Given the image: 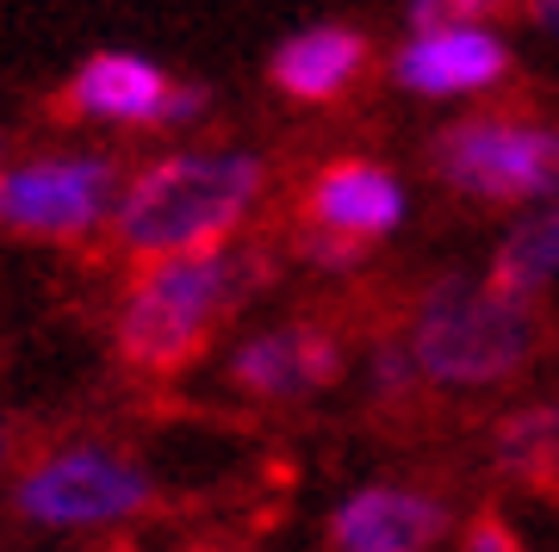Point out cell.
Wrapping results in <instances>:
<instances>
[{"instance_id":"cell-8","label":"cell","mask_w":559,"mask_h":552,"mask_svg":"<svg viewBox=\"0 0 559 552\" xmlns=\"http://www.w3.org/2000/svg\"><path fill=\"white\" fill-rule=\"evenodd\" d=\"M454 528L448 503L411 484H360L330 509V552H436Z\"/></svg>"},{"instance_id":"cell-16","label":"cell","mask_w":559,"mask_h":552,"mask_svg":"<svg viewBox=\"0 0 559 552\" xmlns=\"http://www.w3.org/2000/svg\"><path fill=\"white\" fill-rule=\"evenodd\" d=\"M510 0H411V25H441V20H485Z\"/></svg>"},{"instance_id":"cell-2","label":"cell","mask_w":559,"mask_h":552,"mask_svg":"<svg viewBox=\"0 0 559 552\" xmlns=\"http://www.w3.org/2000/svg\"><path fill=\"white\" fill-rule=\"evenodd\" d=\"M404 348L417 355L429 385L479 392V385L516 379L540 355V311L528 292H510L498 279L441 274L411 304Z\"/></svg>"},{"instance_id":"cell-1","label":"cell","mask_w":559,"mask_h":552,"mask_svg":"<svg viewBox=\"0 0 559 552\" xmlns=\"http://www.w3.org/2000/svg\"><path fill=\"white\" fill-rule=\"evenodd\" d=\"M261 193H267V161L255 149H175L124 180L112 237L138 261L224 249L261 205Z\"/></svg>"},{"instance_id":"cell-21","label":"cell","mask_w":559,"mask_h":552,"mask_svg":"<svg viewBox=\"0 0 559 552\" xmlns=\"http://www.w3.org/2000/svg\"><path fill=\"white\" fill-rule=\"evenodd\" d=\"M193 552H218V547H193Z\"/></svg>"},{"instance_id":"cell-4","label":"cell","mask_w":559,"mask_h":552,"mask_svg":"<svg viewBox=\"0 0 559 552\" xmlns=\"http://www.w3.org/2000/svg\"><path fill=\"white\" fill-rule=\"evenodd\" d=\"M436 175L479 205H547L559 199V124L473 112L436 137Z\"/></svg>"},{"instance_id":"cell-15","label":"cell","mask_w":559,"mask_h":552,"mask_svg":"<svg viewBox=\"0 0 559 552\" xmlns=\"http://www.w3.org/2000/svg\"><path fill=\"white\" fill-rule=\"evenodd\" d=\"M367 373H373V392L399 397V392H411V379H423V367H417V355H411L404 341H380Z\"/></svg>"},{"instance_id":"cell-14","label":"cell","mask_w":559,"mask_h":552,"mask_svg":"<svg viewBox=\"0 0 559 552\" xmlns=\"http://www.w3.org/2000/svg\"><path fill=\"white\" fill-rule=\"evenodd\" d=\"M491 279L510 286V292H540V286H554V279H559V199L535 205V212H528L516 230L498 242V255H491Z\"/></svg>"},{"instance_id":"cell-10","label":"cell","mask_w":559,"mask_h":552,"mask_svg":"<svg viewBox=\"0 0 559 552\" xmlns=\"http://www.w3.org/2000/svg\"><path fill=\"white\" fill-rule=\"evenodd\" d=\"M180 81H168V69L138 50H94L81 62L69 87H62V106L87 124H124V131H150V124H168V99H175Z\"/></svg>"},{"instance_id":"cell-12","label":"cell","mask_w":559,"mask_h":552,"mask_svg":"<svg viewBox=\"0 0 559 552\" xmlns=\"http://www.w3.org/2000/svg\"><path fill=\"white\" fill-rule=\"evenodd\" d=\"M360 75H367V38L355 25H330V20L286 32L274 44V57H267V81L286 99H299V106L342 99Z\"/></svg>"},{"instance_id":"cell-20","label":"cell","mask_w":559,"mask_h":552,"mask_svg":"<svg viewBox=\"0 0 559 552\" xmlns=\"http://www.w3.org/2000/svg\"><path fill=\"white\" fill-rule=\"evenodd\" d=\"M0 454H7V429H0Z\"/></svg>"},{"instance_id":"cell-17","label":"cell","mask_w":559,"mask_h":552,"mask_svg":"<svg viewBox=\"0 0 559 552\" xmlns=\"http://www.w3.org/2000/svg\"><path fill=\"white\" fill-rule=\"evenodd\" d=\"M466 552H522V547H516V533L503 528L498 515H479V521L466 528Z\"/></svg>"},{"instance_id":"cell-19","label":"cell","mask_w":559,"mask_h":552,"mask_svg":"<svg viewBox=\"0 0 559 552\" xmlns=\"http://www.w3.org/2000/svg\"><path fill=\"white\" fill-rule=\"evenodd\" d=\"M0 168H7V131H0Z\"/></svg>"},{"instance_id":"cell-5","label":"cell","mask_w":559,"mask_h":552,"mask_svg":"<svg viewBox=\"0 0 559 552\" xmlns=\"http://www.w3.org/2000/svg\"><path fill=\"white\" fill-rule=\"evenodd\" d=\"M150 472L119 447L81 441V447H57V454L32 459L13 484V509L32 528L50 533H94V528H124L150 509Z\"/></svg>"},{"instance_id":"cell-11","label":"cell","mask_w":559,"mask_h":552,"mask_svg":"<svg viewBox=\"0 0 559 552\" xmlns=\"http://www.w3.org/2000/svg\"><path fill=\"white\" fill-rule=\"evenodd\" d=\"M342 373V348L330 329L318 323H280V329H255L249 341H237L230 355V379L237 392L267 397V404H293V397L323 392Z\"/></svg>"},{"instance_id":"cell-7","label":"cell","mask_w":559,"mask_h":552,"mask_svg":"<svg viewBox=\"0 0 559 552\" xmlns=\"http://www.w3.org/2000/svg\"><path fill=\"white\" fill-rule=\"evenodd\" d=\"M510 75V44L485 20H441L411 25V38L392 57V81L417 99H460V94H491Z\"/></svg>"},{"instance_id":"cell-3","label":"cell","mask_w":559,"mask_h":552,"mask_svg":"<svg viewBox=\"0 0 559 552\" xmlns=\"http://www.w3.org/2000/svg\"><path fill=\"white\" fill-rule=\"evenodd\" d=\"M255 286V261L242 249H193V255L143 261L131 292L119 298L112 341L143 373H175L218 336V323L237 311Z\"/></svg>"},{"instance_id":"cell-13","label":"cell","mask_w":559,"mask_h":552,"mask_svg":"<svg viewBox=\"0 0 559 552\" xmlns=\"http://www.w3.org/2000/svg\"><path fill=\"white\" fill-rule=\"evenodd\" d=\"M491 459H498V472L522 478V484L559 491V404H528V410L503 416L491 429Z\"/></svg>"},{"instance_id":"cell-18","label":"cell","mask_w":559,"mask_h":552,"mask_svg":"<svg viewBox=\"0 0 559 552\" xmlns=\"http://www.w3.org/2000/svg\"><path fill=\"white\" fill-rule=\"evenodd\" d=\"M528 20H535V32H547L559 44V0H528Z\"/></svg>"},{"instance_id":"cell-6","label":"cell","mask_w":559,"mask_h":552,"mask_svg":"<svg viewBox=\"0 0 559 552\" xmlns=\"http://www.w3.org/2000/svg\"><path fill=\"white\" fill-rule=\"evenodd\" d=\"M124 175L100 149H50L0 168V230L32 242H81L119 217Z\"/></svg>"},{"instance_id":"cell-9","label":"cell","mask_w":559,"mask_h":552,"mask_svg":"<svg viewBox=\"0 0 559 552\" xmlns=\"http://www.w3.org/2000/svg\"><path fill=\"white\" fill-rule=\"evenodd\" d=\"M404 205H411V199H404V180L392 175V168H380V161H360V156L318 168L311 193H305L311 230H318V237H342L348 249H360V255L399 230Z\"/></svg>"}]
</instances>
